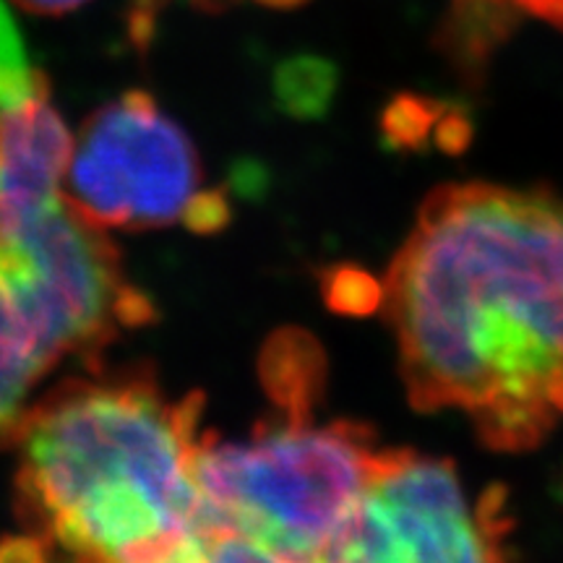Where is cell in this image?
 Here are the masks:
<instances>
[{"label": "cell", "instance_id": "7a4b0ae2", "mask_svg": "<svg viewBox=\"0 0 563 563\" xmlns=\"http://www.w3.org/2000/svg\"><path fill=\"white\" fill-rule=\"evenodd\" d=\"M201 410L146 368L55 386L13 439L26 530L74 563H201Z\"/></svg>", "mask_w": 563, "mask_h": 563}, {"label": "cell", "instance_id": "277c9868", "mask_svg": "<svg viewBox=\"0 0 563 563\" xmlns=\"http://www.w3.org/2000/svg\"><path fill=\"white\" fill-rule=\"evenodd\" d=\"M63 194L104 230H222L224 194L203 186L199 154L152 95L125 91L95 112L74 141Z\"/></svg>", "mask_w": 563, "mask_h": 563}, {"label": "cell", "instance_id": "8992f818", "mask_svg": "<svg viewBox=\"0 0 563 563\" xmlns=\"http://www.w3.org/2000/svg\"><path fill=\"white\" fill-rule=\"evenodd\" d=\"M506 490L470 498L452 460L382 449L329 563H509Z\"/></svg>", "mask_w": 563, "mask_h": 563}, {"label": "cell", "instance_id": "5b68a950", "mask_svg": "<svg viewBox=\"0 0 563 563\" xmlns=\"http://www.w3.org/2000/svg\"><path fill=\"white\" fill-rule=\"evenodd\" d=\"M0 282L30 313L55 361L97 355L154 319L150 298L125 277L108 230L76 211L66 194L0 220Z\"/></svg>", "mask_w": 563, "mask_h": 563}, {"label": "cell", "instance_id": "6da1fadb", "mask_svg": "<svg viewBox=\"0 0 563 563\" xmlns=\"http://www.w3.org/2000/svg\"><path fill=\"white\" fill-rule=\"evenodd\" d=\"M415 410H460L496 452L563 418V201L490 183L441 186L382 282Z\"/></svg>", "mask_w": 563, "mask_h": 563}, {"label": "cell", "instance_id": "2e32d148", "mask_svg": "<svg viewBox=\"0 0 563 563\" xmlns=\"http://www.w3.org/2000/svg\"><path fill=\"white\" fill-rule=\"evenodd\" d=\"M13 3L21 5V9L32 13H47V16H60V13H68L79 5L87 3V0H13Z\"/></svg>", "mask_w": 563, "mask_h": 563}, {"label": "cell", "instance_id": "3957f363", "mask_svg": "<svg viewBox=\"0 0 563 563\" xmlns=\"http://www.w3.org/2000/svg\"><path fill=\"white\" fill-rule=\"evenodd\" d=\"M382 449L368 426L279 412L245 441L203 435L196 477L207 530H232L327 561L329 548L361 501Z\"/></svg>", "mask_w": 563, "mask_h": 563}, {"label": "cell", "instance_id": "5bb4252c", "mask_svg": "<svg viewBox=\"0 0 563 563\" xmlns=\"http://www.w3.org/2000/svg\"><path fill=\"white\" fill-rule=\"evenodd\" d=\"M473 139V123L464 115L460 108H446L443 110L439 129H435V146H441L443 152H462L464 146Z\"/></svg>", "mask_w": 563, "mask_h": 563}, {"label": "cell", "instance_id": "8fae6325", "mask_svg": "<svg viewBox=\"0 0 563 563\" xmlns=\"http://www.w3.org/2000/svg\"><path fill=\"white\" fill-rule=\"evenodd\" d=\"M201 563H329L319 559H300L253 540L249 534L232 530H207L203 532Z\"/></svg>", "mask_w": 563, "mask_h": 563}, {"label": "cell", "instance_id": "30bf717a", "mask_svg": "<svg viewBox=\"0 0 563 563\" xmlns=\"http://www.w3.org/2000/svg\"><path fill=\"white\" fill-rule=\"evenodd\" d=\"M446 104L426 100V97L405 95L386 110L384 133L397 150H418L428 141V136L439 129V121Z\"/></svg>", "mask_w": 563, "mask_h": 563}, {"label": "cell", "instance_id": "ba28073f", "mask_svg": "<svg viewBox=\"0 0 563 563\" xmlns=\"http://www.w3.org/2000/svg\"><path fill=\"white\" fill-rule=\"evenodd\" d=\"M55 363L30 313L0 282V443L16 439L34 386Z\"/></svg>", "mask_w": 563, "mask_h": 563}, {"label": "cell", "instance_id": "9a60e30c", "mask_svg": "<svg viewBox=\"0 0 563 563\" xmlns=\"http://www.w3.org/2000/svg\"><path fill=\"white\" fill-rule=\"evenodd\" d=\"M483 3H501L530 13L534 19H543L548 24L563 30V0H483Z\"/></svg>", "mask_w": 563, "mask_h": 563}, {"label": "cell", "instance_id": "4fadbf2b", "mask_svg": "<svg viewBox=\"0 0 563 563\" xmlns=\"http://www.w3.org/2000/svg\"><path fill=\"white\" fill-rule=\"evenodd\" d=\"M165 3H173V0H136V3H133L131 32H133V40H136L139 45L150 42L152 26H154V21H157V13H159V9ZM188 3L201 5V9H222V5L235 3V0H188ZM258 3H266V5H292V3H300V0H258Z\"/></svg>", "mask_w": 563, "mask_h": 563}, {"label": "cell", "instance_id": "52a82bcc", "mask_svg": "<svg viewBox=\"0 0 563 563\" xmlns=\"http://www.w3.org/2000/svg\"><path fill=\"white\" fill-rule=\"evenodd\" d=\"M74 136L55 110L51 81L0 0V220L63 196Z\"/></svg>", "mask_w": 563, "mask_h": 563}, {"label": "cell", "instance_id": "9c48e42d", "mask_svg": "<svg viewBox=\"0 0 563 563\" xmlns=\"http://www.w3.org/2000/svg\"><path fill=\"white\" fill-rule=\"evenodd\" d=\"M264 384L279 412L313 415L323 386V355L306 334H282L264 352Z\"/></svg>", "mask_w": 563, "mask_h": 563}, {"label": "cell", "instance_id": "7c38bea8", "mask_svg": "<svg viewBox=\"0 0 563 563\" xmlns=\"http://www.w3.org/2000/svg\"><path fill=\"white\" fill-rule=\"evenodd\" d=\"M327 295L336 311L344 313H371L382 308V282L361 269H336L329 277Z\"/></svg>", "mask_w": 563, "mask_h": 563}]
</instances>
